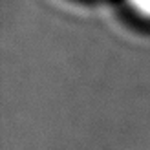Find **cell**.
Wrapping results in <instances>:
<instances>
[{
	"label": "cell",
	"mask_w": 150,
	"mask_h": 150,
	"mask_svg": "<svg viewBox=\"0 0 150 150\" xmlns=\"http://www.w3.org/2000/svg\"><path fill=\"white\" fill-rule=\"evenodd\" d=\"M126 2L137 15L150 20V0H126Z\"/></svg>",
	"instance_id": "6da1fadb"
}]
</instances>
